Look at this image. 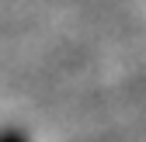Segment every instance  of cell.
Returning a JSON list of instances; mask_svg holds the SVG:
<instances>
[{
    "instance_id": "1",
    "label": "cell",
    "mask_w": 146,
    "mask_h": 142,
    "mask_svg": "<svg viewBox=\"0 0 146 142\" xmlns=\"http://www.w3.org/2000/svg\"><path fill=\"white\" fill-rule=\"evenodd\" d=\"M0 142H28V135L17 132V128H4L0 132Z\"/></svg>"
}]
</instances>
